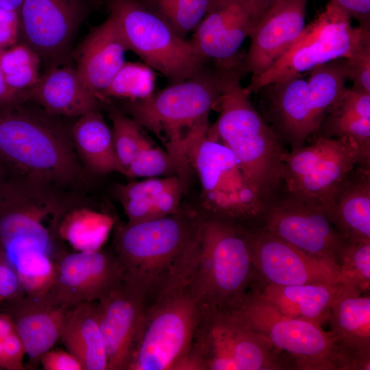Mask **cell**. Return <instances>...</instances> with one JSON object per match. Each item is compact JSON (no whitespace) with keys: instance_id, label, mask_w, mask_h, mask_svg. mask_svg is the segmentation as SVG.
<instances>
[{"instance_id":"cell-1","label":"cell","mask_w":370,"mask_h":370,"mask_svg":"<svg viewBox=\"0 0 370 370\" xmlns=\"http://www.w3.org/2000/svg\"><path fill=\"white\" fill-rule=\"evenodd\" d=\"M65 188L39 178L21 175L0 186V253L15 270L27 295H42L54 278L58 227L79 206Z\"/></svg>"},{"instance_id":"cell-2","label":"cell","mask_w":370,"mask_h":370,"mask_svg":"<svg viewBox=\"0 0 370 370\" xmlns=\"http://www.w3.org/2000/svg\"><path fill=\"white\" fill-rule=\"evenodd\" d=\"M202 215L180 210L149 221L116 225L113 252L123 279L146 304L194 257Z\"/></svg>"},{"instance_id":"cell-3","label":"cell","mask_w":370,"mask_h":370,"mask_svg":"<svg viewBox=\"0 0 370 370\" xmlns=\"http://www.w3.org/2000/svg\"><path fill=\"white\" fill-rule=\"evenodd\" d=\"M227 71L204 67L190 78L172 83L147 98L130 101L126 109L141 127L152 132L165 150L189 171L188 152L208 132L209 114L218 108Z\"/></svg>"},{"instance_id":"cell-4","label":"cell","mask_w":370,"mask_h":370,"mask_svg":"<svg viewBox=\"0 0 370 370\" xmlns=\"http://www.w3.org/2000/svg\"><path fill=\"white\" fill-rule=\"evenodd\" d=\"M196 255L146 305L127 370H178L206 312L195 275Z\"/></svg>"},{"instance_id":"cell-5","label":"cell","mask_w":370,"mask_h":370,"mask_svg":"<svg viewBox=\"0 0 370 370\" xmlns=\"http://www.w3.org/2000/svg\"><path fill=\"white\" fill-rule=\"evenodd\" d=\"M0 108V159L25 175L66 188L86 180L71 136L44 110Z\"/></svg>"},{"instance_id":"cell-6","label":"cell","mask_w":370,"mask_h":370,"mask_svg":"<svg viewBox=\"0 0 370 370\" xmlns=\"http://www.w3.org/2000/svg\"><path fill=\"white\" fill-rule=\"evenodd\" d=\"M240 69L228 71L219 99V115L208 134L229 148L249 180L269 201L282 183V143L254 108L241 84Z\"/></svg>"},{"instance_id":"cell-7","label":"cell","mask_w":370,"mask_h":370,"mask_svg":"<svg viewBox=\"0 0 370 370\" xmlns=\"http://www.w3.org/2000/svg\"><path fill=\"white\" fill-rule=\"evenodd\" d=\"M195 275L207 310L235 309L258 287L247 229L202 215Z\"/></svg>"},{"instance_id":"cell-8","label":"cell","mask_w":370,"mask_h":370,"mask_svg":"<svg viewBox=\"0 0 370 370\" xmlns=\"http://www.w3.org/2000/svg\"><path fill=\"white\" fill-rule=\"evenodd\" d=\"M263 336L276 350L288 356L291 369L299 370H355L351 359L332 333L310 321L288 317L260 296L249 293L230 312Z\"/></svg>"},{"instance_id":"cell-9","label":"cell","mask_w":370,"mask_h":370,"mask_svg":"<svg viewBox=\"0 0 370 370\" xmlns=\"http://www.w3.org/2000/svg\"><path fill=\"white\" fill-rule=\"evenodd\" d=\"M199 179L207 216L247 229L258 227L270 201L245 174L234 154L208 132L188 154Z\"/></svg>"},{"instance_id":"cell-10","label":"cell","mask_w":370,"mask_h":370,"mask_svg":"<svg viewBox=\"0 0 370 370\" xmlns=\"http://www.w3.org/2000/svg\"><path fill=\"white\" fill-rule=\"evenodd\" d=\"M290 369L284 356L234 315L206 310L179 370Z\"/></svg>"},{"instance_id":"cell-11","label":"cell","mask_w":370,"mask_h":370,"mask_svg":"<svg viewBox=\"0 0 370 370\" xmlns=\"http://www.w3.org/2000/svg\"><path fill=\"white\" fill-rule=\"evenodd\" d=\"M370 45V27H353L342 9L328 2L286 52L260 75L251 77L245 91L250 95L264 86L302 75L338 58H349Z\"/></svg>"},{"instance_id":"cell-12","label":"cell","mask_w":370,"mask_h":370,"mask_svg":"<svg viewBox=\"0 0 370 370\" xmlns=\"http://www.w3.org/2000/svg\"><path fill=\"white\" fill-rule=\"evenodd\" d=\"M266 121L281 143L294 150L304 146L312 134H317L324 116L343 94L341 84L321 71L286 78L262 87Z\"/></svg>"},{"instance_id":"cell-13","label":"cell","mask_w":370,"mask_h":370,"mask_svg":"<svg viewBox=\"0 0 370 370\" xmlns=\"http://www.w3.org/2000/svg\"><path fill=\"white\" fill-rule=\"evenodd\" d=\"M282 182L286 195L328 214L334 195L360 164L370 166L353 140L318 136L310 145L285 152ZM329 218V217H328Z\"/></svg>"},{"instance_id":"cell-14","label":"cell","mask_w":370,"mask_h":370,"mask_svg":"<svg viewBox=\"0 0 370 370\" xmlns=\"http://www.w3.org/2000/svg\"><path fill=\"white\" fill-rule=\"evenodd\" d=\"M128 51L152 69L177 83L199 73L206 60L190 41L180 36L158 14L138 0H110Z\"/></svg>"},{"instance_id":"cell-15","label":"cell","mask_w":370,"mask_h":370,"mask_svg":"<svg viewBox=\"0 0 370 370\" xmlns=\"http://www.w3.org/2000/svg\"><path fill=\"white\" fill-rule=\"evenodd\" d=\"M247 230L259 288L338 283V264L312 256L260 227Z\"/></svg>"},{"instance_id":"cell-16","label":"cell","mask_w":370,"mask_h":370,"mask_svg":"<svg viewBox=\"0 0 370 370\" xmlns=\"http://www.w3.org/2000/svg\"><path fill=\"white\" fill-rule=\"evenodd\" d=\"M264 13L254 0H214L190 41L216 67L242 69L240 48Z\"/></svg>"},{"instance_id":"cell-17","label":"cell","mask_w":370,"mask_h":370,"mask_svg":"<svg viewBox=\"0 0 370 370\" xmlns=\"http://www.w3.org/2000/svg\"><path fill=\"white\" fill-rule=\"evenodd\" d=\"M258 227L316 258L338 265L345 241L323 212L288 195L270 201Z\"/></svg>"},{"instance_id":"cell-18","label":"cell","mask_w":370,"mask_h":370,"mask_svg":"<svg viewBox=\"0 0 370 370\" xmlns=\"http://www.w3.org/2000/svg\"><path fill=\"white\" fill-rule=\"evenodd\" d=\"M123 275L113 251L63 253L55 261L53 281L45 294L55 304L73 308L99 300L122 282Z\"/></svg>"},{"instance_id":"cell-19","label":"cell","mask_w":370,"mask_h":370,"mask_svg":"<svg viewBox=\"0 0 370 370\" xmlns=\"http://www.w3.org/2000/svg\"><path fill=\"white\" fill-rule=\"evenodd\" d=\"M86 0H23L19 36L52 68L66 60L86 13Z\"/></svg>"},{"instance_id":"cell-20","label":"cell","mask_w":370,"mask_h":370,"mask_svg":"<svg viewBox=\"0 0 370 370\" xmlns=\"http://www.w3.org/2000/svg\"><path fill=\"white\" fill-rule=\"evenodd\" d=\"M97 301L96 312L105 343L108 370H127L144 324L145 300L123 279Z\"/></svg>"},{"instance_id":"cell-21","label":"cell","mask_w":370,"mask_h":370,"mask_svg":"<svg viewBox=\"0 0 370 370\" xmlns=\"http://www.w3.org/2000/svg\"><path fill=\"white\" fill-rule=\"evenodd\" d=\"M308 0H280L264 13L249 35L242 62L243 73L256 77L279 60L306 26Z\"/></svg>"},{"instance_id":"cell-22","label":"cell","mask_w":370,"mask_h":370,"mask_svg":"<svg viewBox=\"0 0 370 370\" xmlns=\"http://www.w3.org/2000/svg\"><path fill=\"white\" fill-rule=\"evenodd\" d=\"M3 310L12 320L26 354L33 360L60 338L71 308L55 304L45 293L3 299Z\"/></svg>"},{"instance_id":"cell-23","label":"cell","mask_w":370,"mask_h":370,"mask_svg":"<svg viewBox=\"0 0 370 370\" xmlns=\"http://www.w3.org/2000/svg\"><path fill=\"white\" fill-rule=\"evenodd\" d=\"M127 51L120 27L112 13L92 27L80 45L76 69L98 99L125 64Z\"/></svg>"},{"instance_id":"cell-24","label":"cell","mask_w":370,"mask_h":370,"mask_svg":"<svg viewBox=\"0 0 370 370\" xmlns=\"http://www.w3.org/2000/svg\"><path fill=\"white\" fill-rule=\"evenodd\" d=\"M330 332L355 370L370 369V297L340 284L328 321Z\"/></svg>"},{"instance_id":"cell-25","label":"cell","mask_w":370,"mask_h":370,"mask_svg":"<svg viewBox=\"0 0 370 370\" xmlns=\"http://www.w3.org/2000/svg\"><path fill=\"white\" fill-rule=\"evenodd\" d=\"M25 99L51 115L69 117L97 110L99 101L76 68L70 66L49 70L34 87L25 92Z\"/></svg>"},{"instance_id":"cell-26","label":"cell","mask_w":370,"mask_h":370,"mask_svg":"<svg viewBox=\"0 0 370 370\" xmlns=\"http://www.w3.org/2000/svg\"><path fill=\"white\" fill-rule=\"evenodd\" d=\"M328 217L345 241H370V166L360 164L347 175Z\"/></svg>"},{"instance_id":"cell-27","label":"cell","mask_w":370,"mask_h":370,"mask_svg":"<svg viewBox=\"0 0 370 370\" xmlns=\"http://www.w3.org/2000/svg\"><path fill=\"white\" fill-rule=\"evenodd\" d=\"M339 283L297 286L266 285L258 289L262 297L282 314L322 326L329 319Z\"/></svg>"},{"instance_id":"cell-28","label":"cell","mask_w":370,"mask_h":370,"mask_svg":"<svg viewBox=\"0 0 370 370\" xmlns=\"http://www.w3.org/2000/svg\"><path fill=\"white\" fill-rule=\"evenodd\" d=\"M317 134L325 138L350 139L370 159V93L346 88L323 119Z\"/></svg>"},{"instance_id":"cell-29","label":"cell","mask_w":370,"mask_h":370,"mask_svg":"<svg viewBox=\"0 0 370 370\" xmlns=\"http://www.w3.org/2000/svg\"><path fill=\"white\" fill-rule=\"evenodd\" d=\"M60 339L83 370H108L105 343L93 302L71 308Z\"/></svg>"},{"instance_id":"cell-30","label":"cell","mask_w":370,"mask_h":370,"mask_svg":"<svg viewBox=\"0 0 370 370\" xmlns=\"http://www.w3.org/2000/svg\"><path fill=\"white\" fill-rule=\"evenodd\" d=\"M70 132L75 149L91 171L123 174L114 148L112 130L97 110L80 116Z\"/></svg>"},{"instance_id":"cell-31","label":"cell","mask_w":370,"mask_h":370,"mask_svg":"<svg viewBox=\"0 0 370 370\" xmlns=\"http://www.w3.org/2000/svg\"><path fill=\"white\" fill-rule=\"evenodd\" d=\"M114 224L108 214L78 206L62 218L58 234L77 251H96L101 249Z\"/></svg>"},{"instance_id":"cell-32","label":"cell","mask_w":370,"mask_h":370,"mask_svg":"<svg viewBox=\"0 0 370 370\" xmlns=\"http://www.w3.org/2000/svg\"><path fill=\"white\" fill-rule=\"evenodd\" d=\"M40 56L24 42L2 49L1 67L7 85L25 98V92L40 79Z\"/></svg>"},{"instance_id":"cell-33","label":"cell","mask_w":370,"mask_h":370,"mask_svg":"<svg viewBox=\"0 0 370 370\" xmlns=\"http://www.w3.org/2000/svg\"><path fill=\"white\" fill-rule=\"evenodd\" d=\"M165 20L182 38L194 32L214 0H138Z\"/></svg>"},{"instance_id":"cell-34","label":"cell","mask_w":370,"mask_h":370,"mask_svg":"<svg viewBox=\"0 0 370 370\" xmlns=\"http://www.w3.org/2000/svg\"><path fill=\"white\" fill-rule=\"evenodd\" d=\"M155 79L153 69L146 64L125 62L100 99L116 97L136 101L147 98L154 93Z\"/></svg>"},{"instance_id":"cell-35","label":"cell","mask_w":370,"mask_h":370,"mask_svg":"<svg viewBox=\"0 0 370 370\" xmlns=\"http://www.w3.org/2000/svg\"><path fill=\"white\" fill-rule=\"evenodd\" d=\"M338 283L363 293L370 289V241H345L338 260Z\"/></svg>"},{"instance_id":"cell-36","label":"cell","mask_w":370,"mask_h":370,"mask_svg":"<svg viewBox=\"0 0 370 370\" xmlns=\"http://www.w3.org/2000/svg\"><path fill=\"white\" fill-rule=\"evenodd\" d=\"M188 171L166 150L149 145L142 147L125 169L127 177H156L178 176L185 180Z\"/></svg>"},{"instance_id":"cell-37","label":"cell","mask_w":370,"mask_h":370,"mask_svg":"<svg viewBox=\"0 0 370 370\" xmlns=\"http://www.w3.org/2000/svg\"><path fill=\"white\" fill-rule=\"evenodd\" d=\"M110 116L112 122L114 148L123 175L138 151L151 143L142 134L141 127L132 118L115 110L110 113Z\"/></svg>"},{"instance_id":"cell-38","label":"cell","mask_w":370,"mask_h":370,"mask_svg":"<svg viewBox=\"0 0 370 370\" xmlns=\"http://www.w3.org/2000/svg\"><path fill=\"white\" fill-rule=\"evenodd\" d=\"M182 180L178 176L162 178L149 177L138 182L116 186V194L121 202L132 199H151L164 192L182 187Z\"/></svg>"},{"instance_id":"cell-39","label":"cell","mask_w":370,"mask_h":370,"mask_svg":"<svg viewBox=\"0 0 370 370\" xmlns=\"http://www.w3.org/2000/svg\"><path fill=\"white\" fill-rule=\"evenodd\" d=\"M348 79L352 88L370 93V45L347 58Z\"/></svg>"},{"instance_id":"cell-40","label":"cell","mask_w":370,"mask_h":370,"mask_svg":"<svg viewBox=\"0 0 370 370\" xmlns=\"http://www.w3.org/2000/svg\"><path fill=\"white\" fill-rule=\"evenodd\" d=\"M3 369L23 370V359L26 354L24 344L14 330L2 341Z\"/></svg>"},{"instance_id":"cell-41","label":"cell","mask_w":370,"mask_h":370,"mask_svg":"<svg viewBox=\"0 0 370 370\" xmlns=\"http://www.w3.org/2000/svg\"><path fill=\"white\" fill-rule=\"evenodd\" d=\"M25 294L18 275L6 258L0 253V295L4 299Z\"/></svg>"},{"instance_id":"cell-42","label":"cell","mask_w":370,"mask_h":370,"mask_svg":"<svg viewBox=\"0 0 370 370\" xmlns=\"http://www.w3.org/2000/svg\"><path fill=\"white\" fill-rule=\"evenodd\" d=\"M40 359L45 370H83L79 361L69 352L49 349Z\"/></svg>"},{"instance_id":"cell-43","label":"cell","mask_w":370,"mask_h":370,"mask_svg":"<svg viewBox=\"0 0 370 370\" xmlns=\"http://www.w3.org/2000/svg\"><path fill=\"white\" fill-rule=\"evenodd\" d=\"M18 11L0 8V49L14 45L19 36Z\"/></svg>"},{"instance_id":"cell-44","label":"cell","mask_w":370,"mask_h":370,"mask_svg":"<svg viewBox=\"0 0 370 370\" xmlns=\"http://www.w3.org/2000/svg\"><path fill=\"white\" fill-rule=\"evenodd\" d=\"M343 11L359 25L370 27V0H328Z\"/></svg>"},{"instance_id":"cell-45","label":"cell","mask_w":370,"mask_h":370,"mask_svg":"<svg viewBox=\"0 0 370 370\" xmlns=\"http://www.w3.org/2000/svg\"><path fill=\"white\" fill-rule=\"evenodd\" d=\"M1 50L0 49V56ZM26 102L23 95L14 91L6 84L1 67L0 61V108H8Z\"/></svg>"},{"instance_id":"cell-46","label":"cell","mask_w":370,"mask_h":370,"mask_svg":"<svg viewBox=\"0 0 370 370\" xmlns=\"http://www.w3.org/2000/svg\"><path fill=\"white\" fill-rule=\"evenodd\" d=\"M15 330L14 324L10 318L5 313H0V341L12 332Z\"/></svg>"},{"instance_id":"cell-47","label":"cell","mask_w":370,"mask_h":370,"mask_svg":"<svg viewBox=\"0 0 370 370\" xmlns=\"http://www.w3.org/2000/svg\"><path fill=\"white\" fill-rule=\"evenodd\" d=\"M23 0H0V8L10 10L18 11Z\"/></svg>"},{"instance_id":"cell-48","label":"cell","mask_w":370,"mask_h":370,"mask_svg":"<svg viewBox=\"0 0 370 370\" xmlns=\"http://www.w3.org/2000/svg\"><path fill=\"white\" fill-rule=\"evenodd\" d=\"M258 6L266 12L268 9L273 5L280 1V0H254Z\"/></svg>"},{"instance_id":"cell-49","label":"cell","mask_w":370,"mask_h":370,"mask_svg":"<svg viewBox=\"0 0 370 370\" xmlns=\"http://www.w3.org/2000/svg\"><path fill=\"white\" fill-rule=\"evenodd\" d=\"M2 365V343L0 341V369H3L1 367Z\"/></svg>"},{"instance_id":"cell-50","label":"cell","mask_w":370,"mask_h":370,"mask_svg":"<svg viewBox=\"0 0 370 370\" xmlns=\"http://www.w3.org/2000/svg\"><path fill=\"white\" fill-rule=\"evenodd\" d=\"M3 183V180H2V173H1V169L0 168V186L2 185V184Z\"/></svg>"},{"instance_id":"cell-51","label":"cell","mask_w":370,"mask_h":370,"mask_svg":"<svg viewBox=\"0 0 370 370\" xmlns=\"http://www.w3.org/2000/svg\"><path fill=\"white\" fill-rule=\"evenodd\" d=\"M4 299L0 295V302H1Z\"/></svg>"}]
</instances>
